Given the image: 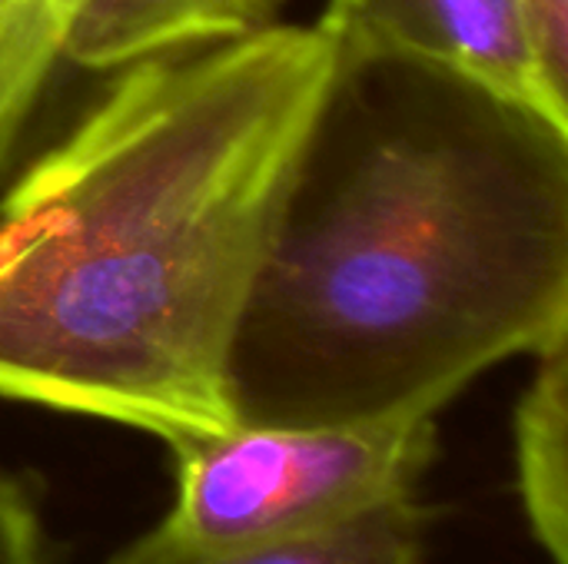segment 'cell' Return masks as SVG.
Instances as JSON below:
<instances>
[{"instance_id":"obj_6","label":"cell","mask_w":568,"mask_h":564,"mask_svg":"<svg viewBox=\"0 0 568 564\" xmlns=\"http://www.w3.org/2000/svg\"><path fill=\"white\" fill-rule=\"evenodd\" d=\"M433 512L416 495L306 535L200 545L163 522L106 564H426Z\"/></svg>"},{"instance_id":"obj_2","label":"cell","mask_w":568,"mask_h":564,"mask_svg":"<svg viewBox=\"0 0 568 564\" xmlns=\"http://www.w3.org/2000/svg\"><path fill=\"white\" fill-rule=\"evenodd\" d=\"M333 66L320 23H273L120 70L0 199V396L170 449L233 429V339Z\"/></svg>"},{"instance_id":"obj_8","label":"cell","mask_w":568,"mask_h":564,"mask_svg":"<svg viewBox=\"0 0 568 564\" xmlns=\"http://www.w3.org/2000/svg\"><path fill=\"white\" fill-rule=\"evenodd\" d=\"M83 0H0V176L60 63Z\"/></svg>"},{"instance_id":"obj_10","label":"cell","mask_w":568,"mask_h":564,"mask_svg":"<svg viewBox=\"0 0 568 564\" xmlns=\"http://www.w3.org/2000/svg\"><path fill=\"white\" fill-rule=\"evenodd\" d=\"M529 40L546 80L566 93L568 83V0H519Z\"/></svg>"},{"instance_id":"obj_3","label":"cell","mask_w":568,"mask_h":564,"mask_svg":"<svg viewBox=\"0 0 568 564\" xmlns=\"http://www.w3.org/2000/svg\"><path fill=\"white\" fill-rule=\"evenodd\" d=\"M436 416L329 425H233L176 455L163 525L186 542L233 545L320 532L416 495L436 459Z\"/></svg>"},{"instance_id":"obj_1","label":"cell","mask_w":568,"mask_h":564,"mask_svg":"<svg viewBox=\"0 0 568 564\" xmlns=\"http://www.w3.org/2000/svg\"><path fill=\"white\" fill-rule=\"evenodd\" d=\"M568 339V123L336 47L230 352L236 425L439 416Z\"/></svg>"},{"instance_id":"obj_4","label":"cell","mask_w":568,"mask_h":564,"mask_svg":"<svg viewBox=\"0 0 568 564\" xmlns=\"http://www.w3.org/2000/svg\"><path fill=\"white\" fill-rule=\"evenodd\" d=\"M316 23L339 50L446 66L568 123V96L546 80L519 0H329Z\"/></svg>"},{"instance_id":"obj_5","label":"cell","mask_w":568,"mask_h":564,"mask_svg":"<svg viewBox=\"0 0 568 564\" xmlns=\"http://www.w3.org/2000/svg\"><path fill=\"white\" fill-rule=\"evenodd\" d=\"M283 0H83L60 63L120 73L183 47L226 43L276 23Z\"/></svg>"},{"instance_id":"obj_7","label":"cell","mask_w":568,"mask_h":564,"mask_svg":"<svg viewBox=\"0 0 568 564\" xmlns=\"http://www.w3.org/2000/svg\"><path fill=\"white\" fill-rule=\"evenodd\" d=\"M516 406V485L532 539L568 564V339L536 356Z\"/></svg>"},{"instance_id":"obj_9","label":"cell","mask_w":568,"mask_h":564,"mask_svg":"<svg viewBox=\"0 0 568 564\" xmlns=\"http://www.w3.org/2000/svg\"><path fill=\"white\" fill-rule=\"evenodd\" d=\"M0 564H47L30 489L0 472Z\"/></svg>"}]
</instances>
